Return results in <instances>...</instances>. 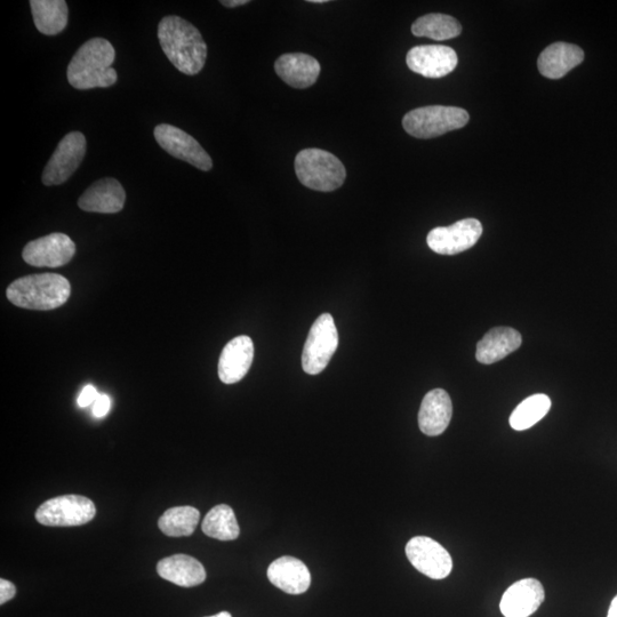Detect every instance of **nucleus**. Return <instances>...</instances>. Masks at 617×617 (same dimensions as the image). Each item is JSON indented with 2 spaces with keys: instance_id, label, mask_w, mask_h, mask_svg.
Returning a JSON list of instances; mask_svg holds the SVG:
<instances>
[{
  "instance_id": "nucleus-1",
  "label": "nucleus",
  "mask_w": 617,
  "mask_h": 617,
  "mask_svg": "<svg viewBox=\"0 0 617 617\" xmlns=\"http://www.w3.org/2000/svg\"><path fill=\"white\" fill-rule=\"evenodd\" d=\"M158 39L167 59L182 74L195 76L203 70L207 45L194 24L180 16H165L159 22Z\"/></svg>"
},
{
  "instance_id": "nucleus-2",
  "label": "nucleus",
  "mask_w": 617,
  "mask_h": 617,
  "mask_svg": "<svg viewBox=\"0 0 617 617\" xmlns=\"http://www.w3.org/2000/svg\"><path fill=\"white\" fill-rule=\"evenodd\" d=\"M115 59V48L107 39L88 40L69 63L68 82L80 91L115 85L118 79L117 71L112 68Z\"/></svg>"
},
{
  "instance_id": "nucleus-3",
  "label": "nucleus",
  "mask_w": 617,
  "mask_h": 617,
  "mask_svg": "<svg viewBox=\"0 0 617 617\" xmlns=\"http://www.w3.org/2000/svg\"><path fill=\"white\" fill-rule=\"evenodd\" d=\"M7 299L14 306L48 311L66 304L71 295L67 278L58 274H38L14 280L6 291Z\"/></svg>"
},
{
  "instance_id": "nucleus-4",
  "label": "nucleus",
  "mask_w": 617,
  "mask_h": 617,
  "mask_svg": "<svg viewBox=\"0 0 617 617\" xmlns=\"http://www.w3.org/2000/svg\"><path fill=\"white\" fill-rule=\"evenodd\" d=\"M295 173L304 187L331 192L343 186L346 167L338 157L322 149H304L295 158Z\"/></svg>"
},
{
  "instance_id": "nucleus-5",
  "label": "nucleus",
  "mask_w": 617,
  "mask_h": 617,
  "mask_svg": "<svg viewBox=\"0 0 617 617\" xmlns=\"http://www.w3.org/2000/svg\"><path fill=\"white\" fill-rule=\"evenodd\" d=\"M468 111L458 107L430 106L412 110L403 119L404 130L418 139H434L460 130L469 123Z\"/></svg>"
},
{
  "instance_id": "nucleus-6",
  "label": "nucleus",
  "mask_w": 617,
  "mask_h": 617,
  "mask_svg": "<svg viewBox=\"0 0 617 617\" xmlns=\"http://www.w3.org/2000/svg\"><path fill=\"white\" fill-rule=\"evenodd\" d=\"M339 347V333L330 314L317 318L308 334L302 354L303 371L309 375L322 373Z\"/></svg>"
},
{
  "instance_id": "nucleus-7",
  "label": "nucleus",
  "mask_w": 617,
  "mask_h": 617,
  "mask_svg": "<svg viewBox=\"0 0 617 617\" xmlns=\"http://www.w3.org/2000/svg\"><path fill=\"white\" fill-rule=\"evenodd\" d=\"M95 504L82 495L70 494L48 500L35 514L39 524L52 527L82 526L92 522Z\"/></svg>"
},
{
  "instance_id": "nucleus-8",
  "label": "nucleus",
  "mask_w": 617,
  "mask_h": 617,
  "mask_svg": "<svg viewBox=\"0 0 617 617\" xmlns=\"http://www.w3.org/2000/svg\"><path fill=\"white\" fill-rule=\"evenodd\" d=\"M86 138L83 133L71 132L56 147L45 167L42 180L45 186H60L74 174L86 155Z\"/></svg>"
},
{
  "instance_id": "nucleus-9",
  "label": "nucleus",
  "mask_w": 617,
  "mask_h": 617,
  "mask_svg": "<svg viewBox=\"0 0 617 617\" xmlns=\"http://www.w3.org/2000/svg\"><path fill=\"white\" fill-rule=\"evenodd\" d=\"M155 139L167 154L183 160L200 171L212 170L213 162L199 142L179 127L170 124H160L155 128Z\"/></svg>"
},
{
  "instance_id": "nucleus-10",
  "label": "nucleus",
  "mask_w": 617,
  "mask_h": 617,
  "mask_svg": "<svg viewBox=\"0 0 617 617\" xmlns=\"http://www.w3.org/2000/svg\"><path fill=\"white\" fill-rule=\"evenodd\" d=\"M406 556L416 570L430 579H446L453 570L450 552L427 536H415L408 541Z\"/></svg>"
},
{
  "instance_id": "nucleus-11",
  "label": "nucleus",
  "mask_w": 617,
  "mask_h": 617,
  "mask_svg": "<svg viewBox=\"0 0 617 617\" xmlns=\"http://www.w3.org/2000/svg\"><path fill=\"white\" fill-rule=\"evenodd\" d=\"M483 235V226L476 219H464L450 227H438L429 232L427 243L440 255H456L470 250Z\"/></svg>"
},
{
  "instance_id": "nucleus-12",
  "label": "nucleus",
  "mask_w": 617,
  "mask_h": 617,
  "mask_svg": "<svg viewBox=\"0 0 617 617\" xmlns=\"http://www.w3.org/2000/svg\"><path fill=\"white\" fill-rule=\"evenodd\" d=\"M76 253V245L64 234L47 235L28 243L22 258L30 266L37 268H60L66 266Z\"/></svg>"
},
{
  "instance_id": "nucleus-13",
  "label": "nucleus",
  "mask_w": 617,
  "mask_h": 617,
  "mask_svg": "<svg viewBox=\"0 0 617 617\" xmlns=\"http://www.w3.org/2000/svg\"><path fill=\"white\" fill-rule=\"evenodd\" d=\"M407 66L415 74L426 78H443L458 66V54L453 48L443 45L413 47L407 53Z\"/></svg>"
},
{
  "instance_id": "nucleus-14",
  "label": "nucleus",
  "mask_w": 617,
  "mask_h": 617,
  "mask_svg": "<svg viewBox=\"0 0 617 617\" xmlns=\"http://www.w3.org/2000/svg\"><path fill=\"white\" fill-rule=\"evenodd\" d=\"M546 598L543 586L535 579L520 580L504 592L500 610L504 617H530Z\"/></svg>"
},
{
  "instance_id": "nucleus-15",
  "label": "nucleus",
  "mask_w": 617,
  "mask_h": 617,
  "mask_svg": "<svg viewBox=\"0 0 617 617\" xmlns=\"http://www.w3.org/2000/svg\"><path fill=\"white\" fill-rule=\"evenodd\" d=\"M126 192L116 179H102L88 188L78 200L80 210L90 213L116 214L123 210Z\"/></svg>"
},
{
  "instance_id": "nucleus-16",
  "label": "nucleus",
  "mask_w": 617,
  "mask_h": 617,
  "mask_svg": "<svg viewBox=\"0 0 617 617\" xmlns=\"http://www.w3.org/2000/svg\"><path fill=\"white\" fill-rule=\"evenodd\" d=\"M254 344L246 335L237 336L222 350L219 378L224 384L242 381L253 364Z\"/></svg>"
},
{
  "instance_id": "nucleus-17",
  "label": "nucleus",
  "mask_w": 617,
  "mask_h": 617,
  "mask_svg": "<svg viewBox=\"0 0 617 617\" xmlns=\"http://www.w3.org/2000/svg\"><path fill=\"white\" fill-rule=\"evenodd\" d=\"M453 404L450 395L443 389L428 392L423 398L419 412V427L424 435H442L450 426Z\"/></svg>"
},
{
  "instance_id": "nucleus-18",
  "label": "nucleus",
  "mask_w": 617,
  "mask_h": 617,
  "mask_svg": "<svg viewBox=\"0 0 617 617\" xmlns=\"http://www.w3.org/2000/svg\"><path fill=\"white\" fill-rule=\"evenodd\" d=\"M268 579L280 590L290 595H302L308 591L311 575L306 564L294 557H280L268 568Z\"/></svg>"
},
{
  "instance_id": "nucleus-19",
  "label": "nucleus",
  "mask_w": 617,
  "mask_h": 617,
  "mask_svg": "<svg viewBox=\"0 0 617 617\" xmlns=\"http://www.w3.org/2000/svg\"><path fill=\"white\" fill-rule=\"evenodd\" d=\"M275 70L287 85L303 90L317 82L320 64L311 55L288 53L280 56L276 61Z\"/></svg>"
},
{
  "instance_id": "nucleus-20",
  "label": "nucleus",
  "mask_w": 617,
  "mask_h": 617,
  "mask_svg": "<svg viewBox=\"0 0 617 617\" xmlns=\"http://www.w3.org/2000/svg\"><path fill=\"white\" fill-rule=\"evenodd\" d=\"M522 335L515 328L495 327L477 344L476 358L480 364L500 362L522 346Z\"/></svg>"
},
{
  "instance_id": "nucleus-21",
  "label": "nucleus",
  "mask_w": 617,
  "mask_h": 617,
  "mask_svg": "<svg viewBox=\"0 0 617 617\" xmlns=\"http://www.w3.org/2000/svg\"><path fill=\"white\" fill-rule=\"evenodd\" d=\"M157 572L160 578L183 588L200 586L207 576L203 564L187 555H174L160 560Z\"/></svg>"
},
{
  "instance_id": "nucleus-22",
  "label": "nucleus",
  "mask_w": 617,
  "mask_h": 617,
  "mask_svg": "<svg viewBox=\"0 0 617 617\" xmlns=\"http://www.w3.org/2000/svg\"><path fill=\"white\" fill-rule=\"evenodd\" d=\"M583 61L584 52L581 47L568 43H556L541 53L538 67L542 76L549 79H560L572 69L580 66Z\"/></svg>"
},
{
  "instance_id": "nucleus-23",
  "label": "nucleus",
  "mask_w": 617,
  "mask_h": 617,
  "mask_svg": "<svg viewBox=\"0 0 617 617\" xmlns=\"http://www.w3.org/2000/svg\"><path fill=\"white\" fill-rule=\"evenodd\" d=\"M35 26L46 36H56L67 28L68 5L64 0H31Z\"/></svg>"
},
{
  "instance_id": "nucleus-24",
  "label": "nucleus",
  "mask_w": 617,
  "mask_h": 617,
  "mask_svg": "<svg viewBox=\"0 0 617 617\" xmlns=\"http://www.w3.org/2000/svg\"><path fill=\"white\" fill-rule=\"evenodd\" d=\"M413 35L434 40H448L461 35V23L446 14H427L416 20L412 26Z\"/></svg>"
},
{
  "instance_id": "nucleus-25",
  "label": "nucleus",
  "mask_w": 617,
  "mask_h": 617,
  "mask_svg": "<svg viewBox=\"0 0 617 617\" xmlns=\"http://www.w3.org/2000/svg\"><path fill=\"white\" fill-rule=\"evenodd\" d=\"M202 530L210 538L220 541H234L240 533L235 512L227 504H220L208 512Z\"/></svg>"
},
{
  "instance_id": "nucleus-26",
  "label": "nucleus",
  "mask_w": 617,
  "mask_h": 617,
  "mask_svg": "<svg viewBox=\"0 0 617 617\" xmlns=\"http://www.w3.org/2000/svg\"><path fill=\"white\" fill-rule=\"evenodd\" d=\"M200 512L194 507H175L168 509L159 518V530L170 538H183L196 531Z\"/></svg>"
},
{
  "instance_id": "nucleus-27",
  "label": "nucleus",
  "mask_w": 617,
  "mask_h": 617,
  "mask_svg": "<svg viewBox=\"0 0 617 617\" xmlns=\"http://www.w3.org/2000/svg\"><path fill=\"white\" fill-rule=\"evenodd\" d=\"M551 408L547 395L539 394L528 397L520 403L510 416V426L516 431H524L535 426L546 416Z\"/></svg>"
},
{
  "instance_id": "nucleus-28",
  "label": "nucleus",
  "mask_w": 617,
  "mask_h": 617,
  "mask_svg": "<svg viewBox=\"0 0 617 617\" xmlns=\"http://www.w3.org/2000/svg\"><path fill=\"white\" fill-rule=\"evenodd\" d=\"M99 396L98 391L93 386H87L83 389L82 394L79 395L77 403L79 407L85 408L94 404Z\"/></svg>"
},
{
  "instance_id": "nucleus-29",
  "label": "nucleus",
  "mask_w": 617,
  "mask_h": 617,
  "mask_svg": "<svg viewBox=\"0 0 617 617\" xmlns=\"http://www.w3.org/2000/svg\"><path fill=\"white\" fill-rule=\"evenodd\" d=\"M110 407V398L107 395H100L93 404V414L96 418H104L109 413Z\"/></svg>"
},
{
  "instance_id": "nucleus-30",
  "label": "nucleus",
  "mask_w": 617,
  "mask_h": 617,
  "mask_svg": "<svg viewBox=\"0 0 617 617\" xmlns=\"http://www.w3.org/2000/svg\"><path fill=\"white\" fill-rule=\"evenodd\" d=\"M16 595V588L14 584L5 579L0 580V604L4 605L10 602Z\"/></svg>"
},
{
  "instance_id": "nucleus-31",
  "label": "nucleus",
  "mask_w": 617,
  "mask_h": 617,
  "mask_svg": "<svg viewBox=\"0 0 617 617\" xmlns=\"http://www.w3.org/2000/svg\"><path fill=\"white\" fill-rule=\"evenodd\" d=\"M221 4L224 7L235 8L250 4V0H222Z\"/></svg>"
},
{
  "instance_id": "nucleus-32",
  "label": "nucleus",
  "mask_w": 617,
  "mask_h": 617,
  "mask_svg": "<svg viewBox=\"0 0 617 617\" xmlns=\"http://www.w3.org/2000/svg\"><path fill=\"white\" fill-rule=\"evenodd\" d=\"M607 617H617V596L613 599L610 607V612H608Z\"/></svg>"
},
{
  "instance_id": "nucleus-33",
  "label": "nucleus",
  "mask_w": 617,
  "mask_h": 617,
  "mask_svg": "<svg viewBox=\"0 0 617 617\" xmlns=\"http://www.w3.org/2000/svg\"><path fill=\"white\" fill-rule=\"evenodd\" d=\"M207 617H232V616L228 612H221L219 614H216V615H213V616H207Z\"/></svg>"
},
{
  "instance_id": "nucleus-34",
  "label": "nucleus",
  "mask_w": 617,
  "mask_h": 617,
  "mask_svg": "<svg viewBox=\"0 0 617 617\" xmlns=\"http://www.w3.org/2000/svg\"><path fill=\"white\" fill-rule=\"evenodd\" d=\"M327 2L328 0H309V3H314V4H325Z\"/></svg>"
}]
</instances>
